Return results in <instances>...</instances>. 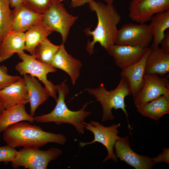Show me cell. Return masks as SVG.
Listing matches in <instances>:
<instances>
[{
    "label": "cell",
    "mask_w": 169,
    "mask_h": 169,
    "mask_svg": "<svg viewBox=\"0 0 169 169\" xmlns=\"http://www.w3.org/2000/svg\"><path fill=\"white\" fill-rule=\"evenodd\" d=\"M152 40L149 25L131 23L124 24L118 30L115 44L146 48Z\"/></svg>",
    "instance_id": "30bf717a"
},
{
    "label": "cell",
    "mask_w": 169,
    "mask_h": 169,
    "mask_svg": "<svg viewBox=\"0 0 169 169\" xmlns=\"http://www.w3.org/2000/svg\"><path fill=\"white\" fill-rule=\"evenodd\" d=\"M52 32L41 23L33 25L25 33V50L34 55L37 45Z\"/></svg>",
    "instance_id": "cb8c5ba5"
},
{
    "label": "cell",
    "mask_w": 169,
    "mask_h": 169,
    "mask_svg": "<svg viewBox=\"0 0 169 169\" xmlns=\"http://www.w3.org/2000/svg\"><path fill=\"white\" fill-rule=\"evenodd\" d=\"M54 0H23V4L33 11L43 14Z\"/></svg>",
    "instance_id": "4316f807"
},
{
    "label": "cell",
    "mask_w": 169,
    "mask_h": 169,
    "mask_svg": "<svg viewBox=\"0 0 169 169\" xmlns=\"http://www.w3.org/2000/svg\"><path fill=\"white\" fill-rule=\"evenodd\" d=\"M18 151L8 145L0 146V162L5 164L13 161L17 156Z\"/></svg>",
    "instance_id": "83f0119b"
},
{
    "label": "cell",
    "mask_w": 169,
    "mask_h": 169,
    "mask_svg": "<svg viewBox=\"0 0 169 169\" xmlns=\"http://www.w3.org/2000/svg\"><path fill=\"white\" fill-rule=\"evenodd\" d=\"M66 80L56 85L58 97L54 109L49 113L34 117V121L42 123L53 122L58 125L68 123L73 125L79 134H83L86 123L85 119L91 114V111L85 109L91 102L85 103L77 111L69 109L65 102L66 96L69 92L68 86L65 83Z\"/></svg>",
    "instance_id": "3957f363"
},
{
    "label": "cell",
    "mask_w": 169,
    "mask_h": 169,
    "mask_svg": "<svg viewBox=\"0 0 169 169\" xmlns=\"http://www.w3.org/2000/svg\"><path fill=\"white\" fill-rule=\"evenodd\" d=\"M151 50V47L147 48L143 56L139 61L122 69L120 73L121 77H125L128 80L131 95L133 99L144 84L146 62Z\"/></svg>",
    "instance_id": "5bb4252c"
},
{
    "label": "cell",
    "mask_w": 169,
    "mask_h": 169,
    "mask_svg": "<svg viewBox=\"0 0 169 169\" xmlns=\"http://www.w3.org/2000/svg\"><path fill=\"white\" fill-rule=\"evenodd\" d=\"M25 33L10 30L5 36L0 45V62L12 57L15 53L25 50Z\"/></svg>",
    "instance_id": "ac0fdd59"
},
{
    "label": "cell",
    "mask_w": 169,
    "mask_h": 169,
    "mask_svg": "<svg viewBox=\"0 0 169 169\" xmlns=\"http://www.w3.org/2000/svg\"><path fill=\"white\" fill-rule=\"evenodd\" d=\"M146 48L114 44L109 47L107 52L113 58L116 65L123 69L139 61Z\"/></svg>",
    "instance_id": "4fadbf2b"
},
{
    "label": "cell",
    "mask_w": 169,
    "mask_h": 169,
    "mask_svg": "<svg viewBox=\"0 0 169 169\" xmlns=\"http://www.w3.org/2000/svg\"><path fill=\"white\" fill-rule=\"evenodd\" d=\"M161 49L165 53L169 54V30L168 29L165 34L164 37L161 40L160 44Z\"/></svg>",
    "instance_id": "4dcf8cb0"
},
{
    "label": "cell",
    "mask_w": 169,
    "mask_h": 169,
    "mask_svg": "<svg viewBox=\"0 0 169 169\" xmlns=\"http://www.w3.org/2000/svg\"><path fill=\"white\" fill-rule=\"evenodd\" d=\"M149 25L153 38L151 49L159 47L164 37L165 31L169 28V10L155 14L151 18Z\"/></svg>",
    "instance_id": "603a6c76"
},
{
    "label": "cell",
    "mask_w": 169,
    "mask_h": 169,
    "mask_svg": "<svg viewBox=\"0 0 169 169\" xmlns=\"http://www.w3.org/2000/svg\"><path fill=\"white\" fill-rule=\"evenodd\" d=\"M25 104H20L5 110L0 116V133L3 132L9 126L23 121L31 123L34 121L26 111Z\"/></svg>",
    "instance_id": "44dd1931"
},
{
    "label": "cell",
    "mask_w": 169,
    "mask_h": 169,
    "mask_svg": "<svg viewBox=\"0 0 169 169\" xmlns=\"http://www.w3.org/2000/svg\"><path fill=\"white\" fill-rule=\"evenodd\" d=\"M3 132V139L7 145L15 148H39L49 143L64 145L67 140L62 134L46 132L40 126L21 121L9 126Z\"/></svg>",
    "instance_id": "7a4b0ae2"
},
{
    "label": "cell",
    "mask_w": 169,
    "mask_h": 169,
    "mask_svg": "<svg viewBox=\"0 0 169 169\" xmlns=\"http://www.w3.org/2000/svg\"><path fill=\"white\" fill-rule=\"evenodd\" d=\"M63 0H60L62 2ZM94 0H70V4L71 7L74 8L82 6L86 3H89Z\"/></svg>",
    "instance_id": "1f68e13d"
},
{
    "label": "cell",
    "mask_w": 169,
    "mask_h": 169,
    "mask_svg": "<svg viewBox=\"0 0 169 169\" xmlns=\"http://www.w3.org/2000/svg\"><path fill=\"white\" fill-rule=\"evenodd\" d=\"M50 64L55 68L60 69L66 72L74 85L80 75L82 65L80 60L68 53L63 43L60 45Z\"/></svg>",
    "instance_id": "9a60e30c"
},
{
    "label": "cell",
    "mask_w": 169,
    "mask_h": 169,
    "mask_svg": "<svg viewBox=\"0 0 169 169\" xmlns=\"http://www.w3.org/2000/svg\"><path fill=\"white\" fill-rule=\"evenodd\" d=\"M121 77L118 86L110 91L107 90L102 84L97 88L87 90L89 93L94 96L102 106L103 113L102 122L114 120L112 113L113 108L115 110L121 109L128 120L129 115L125 109L126 106L125 103V99L131 95L130 85L126 78Z\"/></svg>",
    "instance_id": "277c9868"
},
{
    "label": "cell",
    "mask_w": 169,
    "mask_h": 169,
    "mask_svg": "<svg viewBox=\"0 0 169 169\" xmlns=\"http://www.w3.org/2000/svg\"><path fill=\"white\" fill-rule=\"evenodd\" d=\"M90 9L97 15L98 23L94 30L87 28L85 30L87 36H92L93 40L88 41L86 49L90 55L94 53L93 48L96 43L107 51L109 47L115 44L118 31L117 25L121 17L113 4H105L94 0L89 3Z\"/></svg>",
    "instance_id": "6da1fadb"
},
{
    "label": "cell",
    "mask_w": 169,
    "mask_h": 169,
    "mask_svg": "<svg viewBox=\"0 0 169 169\" xmlns=\"http://www.w3.org/2000/svg\"><path fill=\"white\" fill-rule=\"evenodd\" d=\"M129 9L132 20L145 23L155 14L169 10V0H131Z\"/></svg>",
    "instance_id": "8fae6325"
},
{
    "label": "cell",
    "mask_w": 169,
    "mask_h": 169,
    "mask_svg": "<svg viewBox=\"0 0 169 169\" xmlns=\"http://www.w3.org/2000/svg\"><path fill=\"white\" fill-rule=\"evenodd\" d=\"M114 147L117 158L136 169H151L156 164L153 157L140 155L132 150L128 135L118 139Z\"/></svg>",
    "instance_id": "7c38bea8"
},
{
    "label": "cell",
    "mask_w": 169,
    "mask_h": 169,
    "mask_svg": "<svg viewBox=\"0 0 169 169\" xmlns=\"http://www.w3.org/2000/svg\"><path fill=\"white\" fill-rule=\"evenodd\" d=\"M142 115L157 121L169 113V95H164L137 108Z\"/></svg>",
    "instance_id": "7402d4cb"
},
{
    "label": "cell",
    "mask_w": 169,
    "mask_h": 169,
    "mask_svg": "<svg viewBox=\"0 0 169 169\" xmlns=\"http://www.w3.org/2000/svg\"><path fill=\"white\" fill-rule=\"evenodd\" d=\"M162 152L156 156L153 157L155 164L157 163L165 162L169 164V148H163Z\"/></svg>",
    "instance_id": "f546056e"
},
{
    "label": "cell",
    "mask_w": 169,
    "mask_h": 169,
    "mask_svg": "<svg viewBox=\"0 0 169 169\" xmlns=\"http://www.w3.org/2000/svg\"><path fill=\"white\" fill-rule=\"evenodd\" d=\"M62 153V151L57 148L42 150L37 148L24 147L18 151L11 164L16 169L20 166L29 169H46L49 162L56 159Z\"/></svg>",
    "instance_id": "52a82bcc"
},
{
    "label": "cell",
    "mask_w": 169,
    "mask_h": 169,
    "mask_svg": "<svg viewBox=\"0 0 169 169\" xmlns=\"http://www.w3.org/2000/svg\"><path fill=\"white\" fill-rule=\"evenodd\" d=\"M22 61L15 66L17 70L22 75L28 74L37 77L44 85V88L49 96L57 100L56 85L47 79V75L50 73L57 71L56 69L50 64L44 63L38 60L35 55H28L24 52L17 53Z\"/></svg>",
    "instance_id": "5b68a950"
},
{
    "label": "cell",
    "mask_w": 169,
    "mask_h": 169,
    "mask_svg": "<svg viewBox=\"0 0 169 169\" xmlns=\"http://www.w3.org/2000/svg\"><path fill=\"white\" fill-rule=\"evenodd\" d=\"M143 86L133 99L137 108L162 95H169L168 76H159L157 74H144Z\"/></svg>",
    "instance_id": "9c48e42d"
},
{
    "label": "cell",
    "mask_w": 169,
    "mask_h": 169,
    "mask_svg": "<svg viewBox=\"0 0 169 169\" xmlns=\"http://www.w3.org/2000/svg\"><path fill=\"white\" fill-rule=\"evenodd\" d=\"M13 12L8 0H0V45L5 36L10 30Z\"/></svg>",
    "instance_id": "484cf974"
},
{
    "label": "cell",
    "mask_w": 169,
    "mask_h": 169,
    "mask_svg": "<svg viewBox=\"0 0 169 169\" xmlns=\"http://www.w3.org/2000/svg\"><path fill=\"white\" fill-rule=\"evenodd\" d=\"M0 98L5 109L16 105L29 103L25 81L21 78L0 90Z\"/></svg>",
    "instance_id": "e0dca14e"
},
{
    "label": "cell",
    "mask_w": 169,
    "mask_h": 169,
    "mask_svg": "<svg viewBox=\"0 0 169 169\" xmlns=\"http://www.w3.org/2000/svg\"><path fill=\"white\" fill-rule=\"evenodd\" d=\"M105 2L107 4H113L114 0H104Z\"/></svg>",
    "instance_id": "e575fe53"
},
{
    "label": "cell",
    "mask_w": 169,
    "mask_h": 169,
    "mask_svg": "<svg viewBox=\"0 0 169 169\" xmlns=\"http://www.w3.org/2000/svg\"><path fill=\"white\" fill-rule=\"evenodd\" d=\"M120 123L114 124L109 126H105L98 122L91 120L86 123L84 128L91 132L94 135V139L90 142H79V146L81 148L84 146L99 142L103 144L106 148L108 154L103 162L112 159L115 162L117 161V158L114 153V146L116 140L120 137L118 136L119 131L118 128Z\"/></svg>",
    "instance_id": "ba28073f"
},
{
    "label": "cell",
    "mask_w": 169,
    "mask_h": 169,
    "mask_svg": "<svg viewBox=\"0 0 169 169\" xmlns=\"http://www.w3.org/2000/svg\"><path fill=\"white\" fill-rule=\"evenodd\" d=\"M42 23L52 32L60 33L62 43L66 41L70 28L78 17L69 13L60 0H54L43 14Z\"/></svg>",
    "instance_id": "8992f818"
},
{
    "label": "cell",
    "mask_w": 169,
    "mask_h": 169,
    "mask_svg": "<svg viewBox=\"0 0 169 169\" xmlns=\"http://www.w3.org/2000/svg\"><path fill=\"white\" fill-rule=\"evenodd\" d=\"M59 47L60 45H57L52 43L47 38L37 45L34 55L40 61L51 65Z\"/></svg>",
    "instance_id": "d4e9b609"
},
{
    "label": "cell",
    "mask_w": 169,
    "mask_h": 169,
    "mask_svg": "<svg viewBox=\"0 0 169 169\" xmlns=\"http://www.w3.org/2000/svg\"><path fill=\"white\" fill-rule=\"evenodd\" d=\"M169 71V54L158 47L151 49L146 59L145 74H157L163 76Z\"/></svg>",
    "instance_id": "ffe728a7"
},
{
    "label": "cell",
    "mask_w": 169,
    "mask_h": 169,
    "mask_svg": "<svg viewBox=\"0 0 169 169\" xmlns=\"http://www.w3.org/2000/svg\"><path fill=\"white\" fill-rule=\"evenodd\" d=\"M12 12L10 30L13 31L24 33L33 25L42 22L43 14L33 11L23 3L14 8Z\"/></svg>",
    "instance_id": "2e32d148"
},
{
    "label": "cell",
    "mask_w": 169,
    "mask_h": 169,
    "mask_svg": "<svg viewBox=\"0 0 169 169\" xmlns=\"http://www.w3.org/2000/svg\"><path fill=\"white\" fill-rule=\"evenodd\" d=\"M21 78L8 74L7 68L3 65L0 66V90Z\"/></svg>",
    "instance_id": "f1b7e54d"
},
{
    "label": "cell",
    "mask_w": 169,
    "mask_h": 169,
    "mask_svg": "<svg viewBox=\"0 0 169 169\" xmlns=\"http://www.w3.org/2000/svg\"><path fill=\"white\" fill-rule=\"evenodd\" d=\"M5 110L4 104L0 98V116Z\"/></svg>",
    "instance_id": "836d02e7"
},
{
    "label": "cell",
    "mask_w": 169,
    "mask_h": 169,
    "mask_svg": "<svg viewBox=\"0 0 169 169\" xmlns=\"http://www.w3.org/2000/svg\"><path fill=\"white\" fill-rule=\"evenodd\" d=\"M10 6L12 8H15L23 3V0H8Z\"/></svg>",
    "instance_id": "d6a6232c"
},
{
    "label": "cell",
    "mask_w": 169,
    "mask_h": 169,
    "mask_svg": "<svg viewBox=\"0 0 169 169\" xmlns=\"http://www.w3.org/2000/svg\"><path fill=\"white\" fill-rule=\"evenodd\" d=\"M23 78L29 97L30 107V115L33 117L37 108L48 99L49 95L35 77L25 74L23 75Z\"/></svg>",
    "instance_id": "d6986e66"
}]
</instances>
